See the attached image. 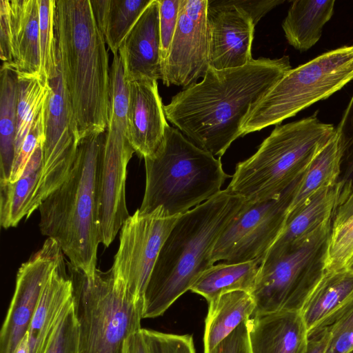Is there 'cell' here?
I'll use <instances>...</instances> for the list:
<instances>
[{
	"label": "cell",
	"mask_w": 353,
	"mask_h": 353,
	"mask_svg": "<svg viewBox=\"0 0 353 353\" xmlns=\"http://www.w3.org/2000/svg\"><path fill=\"white\" fill-rule=\"evenodd\" d=\"M292 69L288 56L260 57L236 68L209 67L201 81L173 96L166 119L200 148L221 158L251 109Z\"/></svg>",
	"instance_id": "1"
},
{
	"label": "cell",
	"mask_w": 353,
	"mask_h": 353,
	"mask_svg": "<svg viewBox=\"0 0 353 353\" xmlns=\"http://www.w3.org/2000/svg\"><path fill=\"white\" fill-rule=\"evenodd\" d=\"M54 37L57 62L79 138L105 132L111 66L90 0H55Z\"/></svg>",
	"instance_id": "2"
},
{
	"label": "cell",
	"mask_w": 353,
	"mask_h": 353,
	"mask_svg": "<svg viewBox=\"0 0 353 353\" xmlns=\"http://www.w3.org/2000/svg\"><path fill=\"white\" fill-rule=\"evenodd\" d=\"M246 201L225 190L180 215L165 241L148 281L143 319L156 318L214 265L216 241Z\"/></svg>",
	"instance_id": "3"
},
{
	"label": "cell",
	"mask_w": 353,
	"mask_h": 353,
	"mask_svg": "<svg viewBox=\"0 0 353 353\" xmlns=\"http://www.w3.org/2000/svg\"><path fill=\"white\" fill-rule=\"evenodd\" d=\"M105 132L80 139L72 169L39 207L43 235L55 240L74 269L88 277L97 270L100 239L98 185Z\"/></svg>",
	"instance_id": "4"
},
{
	"label": "cell",
	"mask_w": 353,
	"mask_h": 353,
	"mask_svg": "<svg viewBox=\"0 0 353 353\" xmlns=\"http://www.w3.org/2000/svg\"><path fill=\"white\" fill-rule=\"evenodd\" d=\"M144 161L145 188L139 209L142 212L161 207L170 216H179L219 194L232 177L223 170L221 158L170 125L157 150Z\"/></svg>",
	"instance_id": "5"
},
{
	"label": "cell",
	"mask_w": 353,
	"mask_h": 353,
	"mask_svg": "<svg viewBox=\"0 0 353 353\" xmlns=\"http://www.w3.org/2000/svg\"><path fill=\"white\" fill-rule=\"evenodd\" d=\"M335 133L332 124L322 123L316 114L276 125L253 155L236 164L225 190L250 203L279 196L303 175Z\"/></svg>",
	"instance_id": "6"
},
{
	"label": "cell",
	"mask_w": 353,
	"mask_h": 353,
	"mask_svg": "<svg viewBox=\"0 0 353 353\" xmlns=\"http://www.w3.org/2000/svg\"><path fill=\"white\" fill-rule=\"evenodd\" d=\"M79 323V353H123L126 339L141 330L143 300L133 297L111 270L88 277L68 263Z\"/></svg>",
	"instance_id": "7"
},
{
	"label": "cell",
	"mask_w": 353,
	"mask_h": 353,
	"mask_svg": "<svg viewBox=\"0 0 353 353\" xmlns=\"http://www.w3.org/2000/svg\"><path fill=\"white\" fill-rule=\"evenodd\" d=\"M353 80V46L325 52L288 72L251 109L242 137L294 117Z\"/></svg>",
	"instance_id": "8"
},
{
	"label": "cell",
	"mask_w": 353,
	"mask_h": 353,
	"mask_svg": "<svg viewBox=\"0 0 353 353\" xmlns=\"http://www.w3.org/2000/svg\"><path fill=\"white\" fill-rule=\"evenodd\" d=\"M333 221L299 245L266 255L259 265L251 295L252 316L278 312H299L325 272Z\"/></svg>",
	"instance_id": "9"
},
{
	"label": "cell",
	"mask_w": 353,
	"mask_h": 353,
	"mask_svg": "<svg viewBox=\"0 0 353 353\" xmlns=\"http://www.w3.org/2000/svg\"><path fill=\"white\" fill-rule=\"evenodd\" d=\"M300 178L275 198L246 201L216 241L214 263L256 261L260 265L285 225Z\"/></svg>",
	"instance_id": "10"
},
{
	"label": "cell",
	"mask_w": 353,
	"mask_h": 353,
	"mask_svg": "<svg viewBox=\"0 0 353 353\" xmlns=\"http://www.w3.org/2000/svg\"><path fill=\"white\" fill-rule=\"evenodd\" d=\"M179 216H170L161 207L150 212L138 209L123 224L110 270L136 299L143 300L161 249Z\"/></svg>",
	"instance_id": "11"
},
{
	"label": "cell",
	"mask_w": 353,
	"mask_h": 353,
	"mask_svg": "<svg viewBox=\"0 0 353 353\" xmlns=\"http://www.w3.org/2000/svg\"><path fill=\"white\" fill-rule=\"evenodd\" d=\"M48 81L50 91L45 107L43 172L37 199L38 208L68 176L80 140L73 109L58 62L50 72Z\"/></svg>",
	"instance_id": "12"
},
{
	"label": "cell",
	"mask_w": 353,
	"mask_h": 353,
	"mask_svg": "<svg viewBox=\"0 0 353 353\" xmlns=\"http://www.w3.org/2000/svg\"><path fill=\"white\" fill-rule=\"evenodd\" d=\"M208 0H180L176 28L162 68L167 86L184 88L197 83L210 67Z\"/></svg>",
	"instance_id": "13"
},
{
	"label": "cell",
	"mask_w": 353,
	"mask_h": 353,
	"mask_svg": "<svg viewBox=\"0 0 353 353\" xmlns=\"http://www.w3.org/2000/svg\"><path fill=\"white\" fill-rule=\"evenodd\" d=\"M57 242L48 238L18 270L14 292L0 332V353H13L27 334L45 285L63 258Z\"/></svg>",
	"instance_id": "14"
},
{
	"label": "cell",
	"mask_w": 353,
	"mask_h": 353,
	"mask_svg": "<svg viewBox=\"0 0 353 353\" xmlns=\"http://www.w3.org/2000/svg\"><path fill=\"white\" fill-rule=\"evenodd\" d=\"M0 57L1 68L14 71L19 79H44L38 0H0Z\"/></svg>",
	"instance_id": "15"
},
{
	"label": "cell",
	"mask_w": 353,
	"mask_h": 353,
	"mask_svg": "<svg viewBox=\"0 0 353 353\" xmlns=\"http://www.w3.org/2000/svg\"><path fill=\"white\" fill-rule=\"evenodd\" d=\"M135 152L132 145H114L105 141L99 185V220L101 243L108 247L130 216L125 201L128 162Z\"/></svg>",
	"instance_id": "16"
},
{
	"label": "cell",
	"mask_w": 353,
	"mask_h": 353,
	"mask_svg": "<svg viewBox=\"0 0 353 353\" xmlns=\"http://www.w3.org/2000/svg\"><path fill=\"white\" fill-rule=\"evenodd\" d=\"M127 87L128 139L135 152L144 159L157 150L169 125L157 80L132 81Z\"/></svg>",
	"instance_id": "17"
},
{
	"label": "cell",
	"mask_w": 353,
	"mask_h": 353,
	"mask_svg": "<svg viewBox=\"0 0 353 353\" xmlns=\"http://www.w3.org/2000/svg\"><path fill=\"white\" fill-rule=\"evenodd\" d=\"M210 37V67L226 70L243 67L254 59L252 45L254 24L239 9L208 11Z\"/></svg>",
	"instance_id": "18"
},
{
	"label": "cell",
	"mask_w": 353,
	"mask_h": 353,
	"mask_svg": "<svg viewBox=\"0 0 353 353\" xmlns=\"http://www.w3.org/2000/svg\"><path fill=\"white\" fill-rule=\"evenodd\" d=\"M118 54L126 83L162 79L159 6L152 0L121 43Z\"/></svg>",
	"instance_id": "19"
},
{
	"label": "cell",
	"mask_w": 353,
	"mask_h": 353,
	"mask_svg": "<svg viewBox=\"0 0 353 353\" xmlns=\"http://www.w3.org/2000/svg\"><path fill=\"white\" fill-rule=\"evenodd\" d=\"M74 303L72 280L62 258L43 290L28 330L29 353H46L64 316Z\"/></svg>",
	"instance_id": "20"
},
{
	"label": "cell",
	"mask_w": 353,
	"mask_h": 353,
	"mask_svg": "<svg viewBox=\"0 0 353 353\" xmlns=\"http://www.w3.org/2000/svg\"><path fill=\"white\" fill-rule=\"evenodd\" d=\"M252 353H306L309 336L299 312L252 316L247 321Z\"/></svg>",
	"instance_id": "21"
},
{
	"label": "cell",
	"mask_w": 353,
	"mask_h": 353,
	"mask_svg": "<svg viewBox=\"0 0 353 353\" xmlns=\"http://www.w3.org/2000/svg\"><path fill=\"white\" fill-rule=\"evenodd\" d=\"M352 299L353 271H325L300 311L309 339L328 327Z\"/></svg>",
	"instance_id": "22"
},
{
	"label": "cell",
	"mask_w": 353,
	"mask_h": 353,
	"mask_svg": "<svg viewBox=\"0 0 353 353\" xmlns=\"http://www.w3.org/2000/svg\"><path fill=\"white\" fill-rule=\"evenodd\" d=\"M341 192L337 183L316 192L287 219L282 232L266 255L278 254L300 244L325 223L333 221L340 203Z\"/></svg>",
	"instance_id": "23"
},
{
	"label": "cell",
	"mask_w": 353,
	"mask_h": 353,
	"mask_svg": "<svg viewBox=\"0 0 353 353\" xmlns=\"http://www.w3.org/2000/svg\"><path fill=\"white\" fill-rule=\"evenodd\" d=\"M35 148L18 180L0 181V223L8 229L16 227L37 209V195L43 172V144Z\"/></svg>",
	"instance_id": "24"
},
{
	"label": "cell",
	"mask_w": 353,
	"mask_h": 353,
	"mask_svg": "<svg viewBox=\"0 0 353 353\" xmlns=\"http://www.w3.org/2000/svg\"><path fill=\"white\" fill-rule=\"evenodd\" d=\"M255 307L251 294L241 290L223 294L209 302L205 319L203 353H210L242 322L252 317Z\"/></svg>",
	"instance_id": "25"
},
{
	"label": "cell",
	"mask_w": 353,
	"mask_h": 353,
	"mask_svg": "<svg viewBox=\"0 0 353 353\" xmlns=\"http://www.w3.org/2000/svg\"><path fill=\"white\" fill-rule=\"evenodd\" d=\"M334 3L332 0L292 1L282 23L289 44L300 52L314 46L321 37L323 26L333 14Z\"/></svg>",
	"instance_id": "26"
},
{
	"label": "cell",
	"mask_w": 353,
	"mask_h": 353,
	"mask_svg": "<svg viewBox=\"0 0 353 353\" xmlns=\"http://www.w3.org/2000/svg\"><path fill=\"white\" fill-rule=\"evenodd\" d=\"M152 0H90L93 14L113 55Z\"/></svg>",
	"instance_id": "27"
},
{
	"label": "cell",
	"mask_w": 353,
	"mask_h": 353,
	"mask_svg": "<svg viewBox=\"0 0 353 353\" xmlns=\"http://www.w3.org/2000/svg\"><path fill=\"white\" fill-rule=\"evenodd\" d=\"M341 154L336 133L319 150L300 178L288 218L296 212L319 190L338 183Z\"/></svg>",
	"instance_id": "28"
},
{
	"label": "cell",
	"mask_w": 353,
	"mask_h": 353,
	"mask_svg": "<svg viewBox=\"0 0 353 353\" xmlns=\"http://www.w3.org/2000/svg\"><path fill=\"white\" fill-rule=\"evenodd\" d=\"M259 267L256 261L213 265L198 277L190 290L202 296L208 303L232 291L251 293Z\"/></svg>",
	"instance_id": "29"
},
{
	"label": "cell",
	"mask_w": 353,
	"mask_h": 353,
	"mask_svg": "<svg viewBox=\"0 0 353 353\" xmlns=\"http://www.w3.org/2000/svg\"><path fill=\"white\" fill-rule=\"evenodd\" d=\"M0 181H10L15 157L18 77L1 68Z\"/></svg>",
	"instance_id": "30"
},
{
	"label": "cell",
	"mask_w": 353,
	"mask_h": 353,
	"mask_svg": "<svg viewBox=\"0 0 353 353\" xmlns=\"http://www.w3.org/2000/svg\"><path fill=\"white\" fill-rule=\"evenodd\" d=\"M50 91L48 81L43 79L18 80L15 157L34 120L44 108Z\"/></svg>",
	"instance_id": "31"
},
{
	"label": "cell",
	"mask_w": 353,
	"mask_h": 353,
	"mask_svg": "<svg viewBox=\"0 0 353 353\" xmlns=\"http://www.w3.org/2000/svg\"><path fill=\"white\" fill-rule=\"evenodd\" d=\"M336 137L341 154L340 204L353 189V95L336 128Z\"/></svg>",
	"instance_id": "32"
},
{
	"label": "cell",
	"mask_w": 353,
	"mask_h": 353,
	"mask_svg": "<svg viewBox=\"0 0 353 353\" xmlns=\"http://www.w3.org/2000/svg\"><path fill=\"white\" fill-rule=\"evenodd\" d=\"M353 262V216L344 223L332 227L330 236L325 271L347 269Z\"/></svg>",
	"instance_id": "33"
},
{
	"label": "cell",
	"mask_w": 353,
	"mask_h": 353,
	"mask_svg": "<svg viewBox=\"0 0 353 353\" xmlns=\"http://www.w3.org/2000/svg\"><path fill=\"white\" fill-rule=\"evenodd\" d=\"M38 1L41 72L43 78L48 81L50 72L57 63L54 37L55 0Z\"/></svg>",
	"instance_id": "34"
},
{
	"label": "cell",
	"mask_w": 353,
	"mask_h": 353,
	"mask_svg": "<svg viewBox=\"0 0 353 353\" xmlns=\"http://www.w3.org/2000/svg\"><path fill=\"white\" fill-rule=\"evenodd\" d=\"M326 328L330 339L324 353H350L353 350V299Z\"/></svg>",
	"instance_id": "35"
},
{
	"label": "cell",
	"mask_w": 353,
	"mask_h": 353,
	"mask_svg": "<svg viewBox=\"0 0 353 353\" xmlns=\"http://www.w3.org/2000/svg\"><path fill=\"white\" fill-rule=\"evenodd\" d=\"M149 353H196L190 334H174L141 329Z\"/></svg>",
	"instance_id": "36"
},
{
	"label": "cell",
	"mask_w": 353,
	"mask_h": 353,
	"mask_svg": "<svg viewBox=\"0 0 353 353\" xmlns=\"http://www.w3.org/2000/svg\"><path fill=\"white\" fill-rule=\"evenodd\" d=\"M46 353H79V323L74 300L61 322Z\"/></svg>",
	"instance_id": "37"
},
{
	"label": "cell",
	"mask_w": 353,
	"mask_h": 353,
	"mask_svg": "<svg viewBox=\"0 0 353 353\" xmlns=\"http://www.w3.org/2000/svg\"><path fill=\"white\" fill-rule=\"evenodd\" d=\"M45 107L34 120L14 158L10 179L8 181L14 182L19 179L35 148L41 141L44 140Z\"/></svg>",
	"instance_id": "38"
},
{
	"label": "cell",
	"mask_w": 353,
	"mask_h": 353,
	"mask_svg": "<svg viewBox=\"0 0 353 353\" xmlns=\"http://www.w3.org/2000/svg\"><path fill=\"white\" fill-rule=\"evenodd\" d=\"M162 68L165 62L176 28L180 0H158Z\"/></svg>",
	"instance_id": "39"
},
{
	"label": "cell",
	"mask_w": 353,
	"mask_h": 353,
	"mask_svg": "<svg viewBox=\"0 0 353 353\" xmlns=\"http://www.w3.org/2000/svg\"><path fill=\"white\" fill-rule=\"evenodd\" d=\"M284 3L281 0H208V8L239 9L247 14L256 26L271 10Z\"/></svg>",
	"instance_id": "40"
},
{
	"label": "cell",
	"mask_w": 353,
	"mask_h": 353,
	"mask_svg": "<svg viewBox=\"0 0 353 353\" xmlns=\"http://www.w3.org/2000/svg\"><path fill=\"white\" fill-rule=\"evenodd\" d=\"M247 321L242 322L210 353H252Z\"/></svg>",
	"instance_id": "41"
},
{
	"label": "cell",
	"mask_w": 353,
	"mask_h": 353,
	"mask_svg": "<svg viewBox=\"0 0 353 353\" xmlns=\"http://www.w3.org/2000/svg\"><path fill=\"white\" fill-rule=\"evenodd\" d=\"M353 216V189L336 210L332 227L337 226Z\"/></svg>",
	"instance_id": "42"
},
{
	"label": "cell",
	"mask_w": 353,
	"mask_h": 353,
	"mask_svg": "<svg viewBox=\"0 0 353 353\" xmlns=\"http://www.w3.org/2000/svg\"><path fill=\"white\" fill-rule=\"evenodd\" d=\"M123 353H149L141 330L126 339Z\"/></svg>",
	"instance_id": "43"
},
{
	"label": "cell",
	"mask_w": 353,
	"mask_h": 353,
	"mask_svg": "<svg viewBox=\"0 0 353 353\" xmlns=\"http://www.w3.org/2000/svg\"><path fill=\"white\" fill-rule=\"evenodd\" d=\"M330 339L327 328L310 337L309 345L306 353H324Z\"/></svg>",
	"instance_id": "44"
},
{
	"label": "cell",
	"mask_w": 353,
	"mask_h": 353,
	"mask_svg": "<svg viewBox=\"0 0 353 353\" xmlns=\"http://www.w3.org/2000/svg\"><path fill=\"white\" fill-rule=\"evenodd\" d=\"M13 353H29L28 332L18 344Z\"/></svg>",
	"instance_id": "45"
},
{
	"label": "cell",
	"mask_w": 353,
	"mask_h": 353,
	"mask_svg": "<svg viewBox=\"0 0 353 353\" xmlns=\"http://www.w3.org/2000/svg\"><path fill=\"white\" fill-rule=\"evenodd\" d=\"M348 269L351 270L352 271H353V262L351 263V265L349 266Z\"/></svg>",
	"instance_id": "46"
},
{
	"label": "cell",
	"mask_w": 353,
	"mask_h": 353,
	"mask_svg": "<svg viewBox=\"0 0 353 353\" xmlns=\"http://www.w3.org/2000/svg\"><path fill=\"white\" fill-rule=\"evenodd\" d=\"M350 353H353V350L352 352H350Z\"/></svg>",
	"instance_id": "47"
}]
</instances>
